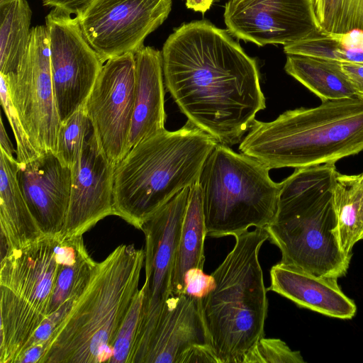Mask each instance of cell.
Segmentation results:
<instances>
[{
    "mask_svg": "<svg viewBox=\"0 0 363 363\" xmlns=\"http://www.w3.org/2000/svg\"><path fill=\"white\" fill-rule=\"evenodd\" d=\"M161 52L164 85L181 112L217 143H240L266 107L256 60L205 20L176 28Z\"/></svg>",
    "mask_w": 363,
    "mask_h": 363,
    "instance_id": "cell-1",
    "label": "cell"
},
{
    "mask_svg": "<svg viewBox=\"0 0 363 363\" xmlns=\"http://www.w3.org/2000/svg\"><path fill=\"white\" fill-rule=\"evenodd\" d=\"M335 163L296 168L279 183L277 209L265 227L280 262L323 277L345 276L352 254L336 240L333 188Z\"/></svg>",
    "mask_w": 363,
    "mask_h": 363,
    "instance_id": "cell-2",
    "label": "cell"
},
{
    "mask_svg": "<svg viewBox=\"0 0 363 363\" xmlns=\"http://www.w3.org/2000/svg\"><path fill=\"white\" fill-rule=\"evenodd\" d=\"M217 142L189 120L133 146L116 165L114 215L140 229L179 191L198 182Z\"/></svg>",
    "mask_w": 363,
    "mask_h": 363,
    "instance_id": "cell-3",
    "label": "cell"
},
{
    "mask_svg": "<svg viewBox=\"0 0 363 363\" xmlns=\"http://www.w3.org/2000/svg\"><path fill=\"white\" fill-rule=\"evenodd\" d=\"M238 149L270 169L335 163L363 150V99L328 101L269 122L255 120Z\"/></svg>",
    "mask_w": 363,
    "mask_h": 363,
    "instance_id": "cell-4",
    "label": "cell"
},
{
    "mask_svg": "<svg viewBox=\"0 0 363 363\" xmlns=\"http://www.w3.org/2000/svg\"><path fill=\"white\" fill-rule=\"evenodd\" d=\"M145 250L117 247L98 263L86 290L40 363L109 362L119 328L139 290Z\"/></svg>",
    "mask_w": 363,
    "mask_h": 363,
    "instance_id": "cell-5",
    "label": "cell"
},
{
    "mask_svg": "<svg viewBox=\"0 0 363 363\" xmlns=\"http://www.w3.org/2000/svg\"><path fill=\"white\" fill-rule=\"evenodd\" d=\"M232 250L211 273L215 288L201 299L211 346L218 363H242L263 337L268 300L259 252L265 228L235 236Z\"/></svg>",
    "mask_w": 363,
    "mask_h": 363,
    "instance_id": "cell-6",
    "label": "cell"
},
{
    "mask_svg": "<svg viewBox=\"0 0 363 363\" xmlns=\"http://www.w3.org/2000/svg\"><path fill=\"white\" fill-rule=\"evenodd\" d=\"M269 170L257 160L216 143L198 179L207 236L235 237L272 222L280 184L270 178Z\"/></svg>",
    "mask_w": 363,
    "mask_h": 363,
    "instance_id": "cell-7",
    "label": "cell"
},
{
    "mask_svg": "<svg viewBox=\"0 0 363 363\" xmlns=\"http://www.w3.org/2000/svg\"><path fill=\"white\" fill-rule=\"evenodd\" d=\"M59 237L43 235L22 248L8 250L1 259L0 363H18L47 316Z\"/></svg>",
    "mask_w": 363,
    "mask_h": 363,
    "instance_id": "cell-8",
    "label": "cell"
},
{
    "mask_svg": "<svg viewBox=\"0 0 363 363\" xmlns=\"http://www.w3.org/2000/svg\"><path fill=\"white\" fill-rule=\"evenodd\" d=\"M190 187L179 191L141 226L145 238V280L140 321L130 363H143L172 295L177 247Z\"/></svg>",
    "mask_w": 363,
    "mask_h": 363,
    "instance_id": "cell-9",
    "label": "cell"
},
{
    "mask_svg": "<svg viewBox=\"0 0 363 363\" xmlns=\"http://www.w3.org/2000/svg\"><path fill=\"white\" fill-rule=\"evenodd\" d=\"M33 147L55 152L61 121L52 82L50 42L45 26L32 28L28 52L13 72L0 74Z\"/></svg>",
    "mask_w": 363,
    "mask_h": 363,
    "instance_id": "cell-10",
    "label": "cell"
},
{
    "mask_svg": "<svg viewBox=\"0 0 363 363\" xmlns=\"http://www.w3.org/2000/svg\"><path fill=\"white\" fill-rule=\"evenodd\" d=\"M45 27L62 122L84 106L104 62L84 37L77 17L52 9L45 18Z\"/></svg>",
    "mask_w": 363,
    "mask_h": 363,
    "instance_id": "cell-11",
    "label": "cell"
},
{
    "mask_svg": "<svg viewBox=\"0 0 363 363\" xmlns=\"http://www.w3.org/2000/svg\"><path fill=\"white\" fill-rule=\"evenodd\" d=\"M172 0H95L78 18L83 34L105 62L135 54L167 18Z\"/></svg>",
    "mask_w": 363,
    "mask_h": 363,
    "instance_id": "cell-12",
    "label": "cell"
},
{
    "mask_svg": "<svg viewBox=\"0 0 363 363\" xmlns=\"http://www.w3.org/2000/svg\"><path fill=\"white\" fill-rule=\"evenodd\" d=\"M134 101V54L108 60L83 107L101 149L115 164L127 154Z\"/></svg>",
    "mask_w": 363,
    "mask_h": 363,
    "instance_id": "cell-13",
    "label": "cell"
},
{
    "mask_svg": "<svg viewBox=\"0 0 363 363\" xmlns=\"http://www.w3.org/2000/svg\"><path fill=\"white\" fill-rule=\"evenodd\" d=\"M228 31L259 46L303 40L321 29L312 0H229Z\"/></svg>",
    "mask_w": 363,
    "mask_h": 363,
    "instance_id": "cell-14",
    "label": "cell"
},
{
    "mask_svg": "<svg viewBox=\"0 0 363 363\" xmlns=\"http://www.w3.org/2000/svg\"><path fill=\"white\" fill-rule=\"evenodd\" d=\"M116 165L101 149L93 130L71 168L69 206L61 238L82 235L101 219L114 215Z\"/></svg>",
    "mask_w": 363,
    "mask_h": 363,
    "instance_id": "cell-15",
    "label": "cell"
},
{
    "mask_svg": "<svg viewBox=\"0 0 363 363\" xmlns=\"http://www.w3.org/2000/svg\"><path fill=\"white\" fill-rule=\"evenodd\" d=\"M17 179L42 233L61 236L69 206L72 170L55 152H41L19 164Z\"/></svg>",
    "mask_w": 363,
    "mask_h": 363,
    "instance_id": "cell-16",
    "label": "cell"
},
{
    "mask_svg": "<svg viewBox=\"0 0 363 363\" xmlns=\"http://www.w3.org/2000/svg\"><path fill=\"white\" fill-rule=\"evenodd\" d=\"M204 344L211 345L201 299L186 294H172L143 363H178L188 348Z\"/></svg>",
    "mask_w": 363,
    "mask_h": 363,
    "instance_id": "cell-17",
    "label": "cell"
},
{
    "mask_svg": "<svg viewBox=\"0 0 363 363\" xmlns=\"http://www.w3.org/2000/svg\"><path fill=\"white\" fill-rule=\"evenodd\" d=\"M270 277L271 285L267 291H274L299 307L344 320L356 314L355 303L343 293L337 279L318 276L281 262L272 267Z\"/></svg>",
    "mask_w": 363,
    "mask_h": 363,
    "instance_id": "cell-18",
    "label": "cell"
},
{
    "mask_svg": "<svg viewBox=\"0 0 363 363\" xmlns=\"http://www.w3.org/2000/svg\"><path fill=\"white\" fill-rule=\"evenodd\" d=\"M135 56V101L127 153L143 140L163 130L166 121L162 52L143 47Z\"/></svg>",
    "mask_w": 363,
    "mask_h": 363,
    "instance_id": "cell-19",
    "label": "cell"
},
{
    "mask_svg": "<svg viewBox=\"0 0 363 363\" xmlns=\"http://www.w3.org/2000/svg\"><path fill=\"white\" fill-rule=\"evenodd\" d=\"M18 169L16 158H10L0 150L1 235L8 250L22 248L43 235L19 186Z\"/></svg>",
    "mask_w": 363,
    "mask_h": 363,
    "instance_id": "cell-20",
    "label": "cell"
},
{
    "mask_svg": "<svg viewBox=\"0 0 363 363\" xmlns=\"http://www.w3.org/2000/svg\"><path fill=\"white\" fill-rule=\"evenodd\" d=\"M57 270L47 315L70 298L79 300L96 272L98 263L89 256L82 235L58 238Z\"/></svg>",
    "mask_w": 363,
    "mask_h": 363,
    "instance_id": "cell-21",
    "label": "cell"
},
{
    "mask_svg": "<svg viewBox=\"0 0 363 363\" xmlns=\"http://www.w3.org/2000/svg\"><path fill=\"white\" fill-rule=\"evenodd\" d=\"M206 235L203 203L198 182L190 187L177 247L172 279V294H184V276L191 268L203 269Z\"/></svg>",
    "mask_w": 363,
    "mask_h": 363,
    "instance_id": "cell-22",
    "label": "cell"
},
{
    "mask_svg": "<svg viewBox=\"0 0 363 363\" xmlns=\"http://www.w3.org/2000/svg\"><path fill=\"white\" fill-rule=\"evenodd\" d=\"M284 69L318 96L322 102L356 97L339 61L303 55H287Z\"/></svg>",
    "mask_w": 363,
    "mask_h": 363,
    "instance_id": "cell-23",
    "label": "cell"
},
{
    "mask_svg": "<svg viewBox=\"0 0 363 363\" xmlns=\"http://www.w3.org/2000/svg\"><path fill=\"white\" fill-rule=\"evenodd\" d=\"M333 205L337 245L342 252L352 254L354 245L363 240V173L346 175L337 172Z\"/></svg>",
    "mask_w": 363,
    "mask_h": 363,
    "instance_id": "cell-24",
    "label": "cell"
},
{
    "mask_svg": "<svg viewBox=\"0 0 363 363\" xmlns=\"http://www.w3.org/2000/svg\"><path fill=\"white\" fill-rule=\"evenodd\" d=\"M32 11L27 0L0 4V74L15 72L30 42Z\"/></svg>",
    "mask_w": 363,
    "mask_h": 363,
    "instance_id": "cell-25",
    "label": "cell"
},
{
    "mask_svg": "<svg viewBox=\"0 0 363 363\" xmlns=\"http://www.w3.org/2000/svg\"><path fill=\"white\" fill-rule=\"evenodd\" d=\"M286 55H303L363 65V31L331 33L322 28L307 38L284 46Z\"/></svg>",
    "mask_w": 363,
    "mask_h": 363,
    "instance_id": "cell-26",
    "label": "cell"
},
{
    "mask_svg": "<svg viewBox=\"0 0 363 363\" xmlns=\"http://www.w3.org/2000/svg\"><path fill=\"white\" fill-rule=\"evenodd\" d=\"M312 1L319 25L325 31H363V0Z\"/></svg>",
    "mask_w": 363,
    "mask_h": 363,
    "instance_id": "cell-27",
    "label": "cell"
},
{
    "mask_svg": "<svg viewBox=\"0 0 363 363\" xmlns=\"http://www.w3.org/2000/svg\"><path fill=\"white\" fill-rule=\"evenodd\" d=\"M93 130L84 107L62 121L55 152L59 160L71 169L79 157L83 145Z\"/></svg>",
    "mask_w": 363,
    "mask_h": 363,
    "instance_id": "cell-28",
    "label": "cell"
},
{
    "mask_svg": "<svg viewBox=\"0 0 363 363\" xmlns=\"http://www.w3.org/2000/svg\"><path fill=\"white\" fill-rule=\"evenodd\" d=\"M143 289L138 291L116 335L111 363H130L139 328Z\"/></svg>",
    "mask_w": 363,
    "mask_h": 363,
    "instance_id": "cell-29",
    "label": "cell"
},
{
    "mask_svg": "<svg viewBox=\"0 0 363 363\" xmlns=\"http://www.w3.org/2000/svg\"><path fill=\"white\" fill-rule=\"evenodd\" d=\"M299 351L278 338L262 337L245 355L242 363H304Z\"/></svg>",
    "mask_w": 363,
    "mask_h": 363,
    "instance_id": "cell-30",
    "label": "cell"
},
{
    "mask_svg": "<svg viewBox=\"0 0 363 363\" xmlns=\"http://www.w3.org/2000/svg\"><path fill=\"white\" fill-rule=\"evenodd\" d=\"M0 79V96L1 106L5 111L15 138L16 144V160L19 164H23L33 160L40 153H39L33 147L24 129L9 96L5 79L1 75Z\"/></svg>",
    "mask_w": 363,
    "mask_h": 363,
    "instance_id": "cell-31",
    "label": "cell"
},
{
    "mask_svg": "<svg viewBox=\"0 0 363 363\" xmlns=\"http://www.w3.org/2000/svg\"><path fill=\"white\" fill-rule=\"evenodd\" d=\"M78 301L70 298L57 310L48 315L28 342L24 352L30 347L38 346L43 350L45 354Z\"/></svg>",
    "mask_w": 363,
    "mask_h": 363,
    "instance_id": "cell-32",
    "label": "cell"
},
{
    "mask_svg": "<svg viewBox=\"0 0 363 363\" xmlns=\"http://www.w3.org/2000/svg\"><path fill=\"white\" fill-rule=\"evenodd\" d=\"M184 294L202 299L216 286L213 277L205 274L203 269L191 268L184 276Z\"/></svg>",
    "mask_w": 363,
    "mask_h": 363,
    "instance_id": "cell-33",
    "label": "cell"
},
{
    "mask_svg": "<svg viewBox=\"0 0 363 363\" xmlns=\"http://www.w3.org/2000/svg\"><path fill=\"white\" fill-rule=\"evenodd\" d=\"M178 363H218L216 356L208 344L194 345L181 355Z\"/></svg>",
    "mask_w": 363,
    "mask_h": 363,
    "instance_id": "cell-34",
    "label": "cell"
},
{
    "mask_svg": "<svg viewBox=\"0 0 363 363\" xmlns=\"http://www.w3.org/2000/svg\"><path fill=\"white\" fill-rule=\"evenodd\" d=\"M95 0H42L45 6L79 18Z\"/></svg>",
    "mask_w": 363,
    "mask_h": 363,
    "instance_id": "cell-35",
    "label": "cell"
},
{
    "mask_svg": "<svg viewBox=\"0 0 363 363\" xmlns=\"http://www.w3.org/2000/svg\"><path fill=\"white\" fill-rule=\"evenodd\" d=\"M341 65L354 90L356 97L363 99V65L341 62Z\"/></svg>",
    "mask_w": 363,
    "mask_h": 363,
    "instance_id": "cell-36",
    "label": "cell"
},
{
    "mask_svg": "<svg viewBox=\"0 0 363 363\" xmlns=\"http://www.w3.org/2000/svg\"><path fill=\"white\" fill-rule=\"evenodd\" d=\"M0 150L10 158H14L13 154L16 153L6 133L2 118L0 121Z\"/></svg>",
    "mask_w": 363,
    "mask_h": 363,
    "instance_id": "cell-37",
    "label": "cell"
},
{
    "mask_svg": "<svg viewBox=\"0 0 363 363\" xmlns=\"http://www.w3.org/2000/svg\"><path fill=\"white\" fill-rule=\"evenodd\" d=\"M213 3V0H186V6L188 9L202 13L207 11Z\"/></svg>",
    "mask_w": 363,
    "mask_h": 363,
    "instance_id": "cell-38",
    "label": "cell"
},
{
    "mask_svg": "<svg viewBox=\"0 0 363 363\" xmlns=\"http://www.w3.org/2000/svg\"><path fill=\"white\" fill-rule=\"evenodd\" d=\"M11 1V0H0V4H2V3H4V2H7V1Z\"/></svg>",
    "mask_w": 363,
    "mask_h": 363,
    "instance_id": "cell-39",
    "label": "cell"
},
{
    "mask_svg": "<svg viewBox=\"0 0 363 363\" xmlns=\"http://www.w3.org/2000/svg\"><path fill=\"white\" fill-rule=\"evenodd\" d=\"M213 2H216V1H218L220 0H213Z\"/></svg>",
    "mask_w": 363,
    "mask_h": 363,
    "instance_id": "cell-40",
    "label": "cell"
}]
</instances>
